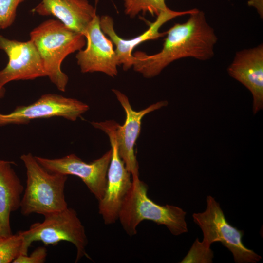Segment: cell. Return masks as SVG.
I'll use <instances>...</instances> for the list:
<instances>
[{
    "label": "cell",
    "instance_id": "17",
    "mask_svg": "<svg viewBox=\"0 0 263 263\" xmlns=\"http://www.w3.org/2000/svg\"><path fill=\"white\" fill-rule=\"evenodd\" d=\"M124 6L125 14L131 18L141 12L157 16L169 9L165 0H124Z\"/></svg>",
    "mask_w": 263,
    "mask_h": 263
},
{
    "label": "cell",
    "instance_id": "22",
    "mask_svg": "<svg viewBox=\"0 0 263 263\" xmlns=\"http://www.w3.org/2000/svg\"><path fill=\"white\" fill-rule=\"evenodd\" d=\"M248 4L254 7L258 12L260 17H263V0H248Z\"/></svg>",
    "mask_w": 263,
    "mask_h": 263
},
{
    "label": "cell",
    "instance_id": "19",
    "mask_svg": "<svg viewBox=\"0 0 263 263\" xmlns=\"http://www.w3.org/2000/svg\"><path fill=\"white\" fill-rule=\"evenodd\" d=\"M213 257V253L210 247H205L196 238L188 254L180 263H212Z\"/></svg>",
    "mask_w": 263,
    "mask_h": 263
},
{
    "label": "cell",
    "instance_id": "16",
    "mask_svg": "<svg viewBox=\"0 0 263 263\" xmlns=\"http://www.w3.org/2000/svg\"><path fill=\"white\" fill-rule=\"evenodd\" d=\"M14 162L0 160V237L12 234L11 213L20 208L24 187L12 165Z\"/></svg>",
    "mask_w": 263,
    "mask_h": 263
},
{
    "label": "cell",
    "instance_id": "23",
    "mask_svg": "<svg viewBox=\"0 0 263 263\" xmlns=\"http://www.w3.org/2000/svg\"><path fill=\"white\" fill-rule=\"evenodd\" d=\"M5 93V89L4 87L0 88V99L4 96Z\"/></svg>",
    "mask_w": 263,
    "mask_h": 263
},
{
    "label": "cell",
    "instance_id": "25",
    "mask_svg": "<svg viewBox=\"0 0 263 263\" xmlns=\"http://www.w3.org/2000/svg\"></svg>",
    "mask_w": 263,
    "mask_h": 263
},
{
    "label": "cell",
    "instance_id": "1",
    "mask_svg": "<svg viewBox=\"0 0 263 263\" xmlns=\"http://www.w3.org/2000/svg\"><path fill=\"white\" fill-rule=\"evenodd\" d=\"M166 35L159 52L151 55L141 51L133 54L134 70L146 78L157 76L170 63L181 58L205 61L214 56L217 36L204 12L197 9L185 22L175 23Z\"/></svg>",
    "mask_w": 263,
    "mask_h": 263
},
{
    "label": "cell",
    "instance_id": "11",
    "mask_svg": "<svg viewBox=\"0 0 263 263\" xmlns=\"http://www.w3.org/2000/svg\"><path fill=\"white\" fill-rule=\"evenodd\" d=\"M0 49L9 58L6 67L0 71V88L12 81L46 76L41 58L31 40H11L0 34Z\"/></svg>",
    "mask_w": 263,
    "mask_h": 263
},
{
    "label": "cell",
    "instance_id": "2",
    "mask_svg": "<svg viewBox=\"0 0 263 263\" xmlns=\"http://www.w3.org/2000/svg\"><path fill=\"white\" fill-rule=\"evenodd\" d=\"M30 36L41 58L46 76L59 90L65 91L68 77L62 71L61 63L68 55L82 49L86 43L85 36L54 19L43 22Z\"/></svg>",
    "mask_w": 263,
    "mask_h": 263
},
{
    "label": "cell",
    "instance_id": "3",
    "mask_svg": "<svg viewBox=\"0 0 263 263\" xmlns=\"http://www.w3.org/2000/svg\"><path fill=\"white\" fill-rule=\"evenodd\" d=\"M147 192L148 187L144 182L139 178L132 179L118 216L127 234H136L138 225L146 220L164 225L175 236L188 232L184 210L175 206L158 205L149 198Z\"/></svg>",
    "mask_w": 263,
    "mask_h": 263
},
{
    "label": "cell",
    "instance_id": "15",
    "mask_svg": "<svg viewBox=\"0 0 263 263\" xmlns=\"http://www.w3.org/2000/svg\"><path fill=\"white\" fill-rule=\"evenodd\" d=\"M33 11L43 16L52 15L65 26L85 36L96 15L87 0H42Z\"/></svg>",
    "mask_w": 263,
    "mask_h": 263
},
{
    "label": "cell",
    "instance_id": "5",
    "mask_svg": "<svg viewBox=\"0 0 263 263\" xmlns=\"http://www.w3.org/2000/svg\"><path fill=\"white\" fill-rule=\"evenodd\" d=\"M41 222L32 224L26 230L19 231L22 239L20 255H27L32 243L40 241L45 245H55L61 241L73 244L76 249L75 262L86 256L88 244L85 228L76 211L66 208L44 215Z\"/></svg>",
    "mask_w": 263,
    "mask_h": 263
},
{
    "label": "cell",
    "instance_id": "20",
    "mask_svg": "<svg viewBox=\"0 0 263 263\" xmlns=\"http://www.w3.org/2000/svg\"><path fill=\"white\" fill-rule=\"evenodd\" d=\"M25 0H0V29H5L13 23L17 9Z\"/></svg>",
    "mask_w": 263,
    "mask_h": 263
},
{
    "label": "cell",
    "instance_id": "9",
    "mask_svg": "<svg viewBox=\"0 0 263 263\" xmlns=\"http://www.w3.org/2000/svg\"><path fill=\"white\" fill-rule=\"evenodd\" d=\"M112 156L111 149L101 157L87 163L74 154L60 158L35 156L37 161L51 172L76 176L80 178L98 200L104 195L107 174Z\"/></svg>",
    "mask_w": 263,
    "mask_h": 263
},
{
    "label": "cell",
    "instance_id": "4",
    "mask_svg": "<svg viewBox=\"0 0 263 263\" xmlns=\"http://www.w3.org/2000/svg\"><path fill=\"white\" fill-rule=\"evenodd\" d=\"M26 169V187L20 208L23 215L43 216L68 207L65 197L67 175L45 169L31 153L20 157Z\"/></svg>",
    "mask_w": 263,
    "mask_h": 263
},
{
    "label": "cell",
    "instance_id": "12",
    "mask_svg": "<svg viewBox=\"0 0 263 263\" xmlns=\"http://www.w3.org/2000/svg\"><path fill=\"white\" fill-rule=\"evenodd\" d=\"M97 15L87 29L85 37L86 47L76 55L81 72H102L114 77L119 66L113 43L102 31Z\"/></svg>",
    "mask_w": 263,
    "mask_h": 263
},
{
    "label": "cell",
    "instance_id": "10",
    "mask_svg": "<svg viewBox=\"0 0 263 263\" xmlns=\"http://www.w3.org/2000/svg\"><path fill=\"white\" fill-rule=\"evenodd\" d=\"M112 91L126 113L124 124L121 126L117 123L116 125L115 135L118 153L127 169L131 174L132 179H138L139 167L134 147L140 133L142 119L146 114L167 106L168 102L166 100L158 101L144 109L136 111L132 108L125 94L116 89Z\"/></svg>",
    "mask_w": 263,
    "mask_h": 263
},
{
    "label": "cell",
    "instance_id": "21",
    "mask_svg": "<svg viewBox=\"0 0 263 263\" xmlns=\"http://www.w3.org/2000/svg\"><path fill=\"white\" fill-rule=\"evenodd\" d=\"M46 256V249L44 247H39L29 256L28 254L19 255L13 263H42L45 262Z\"/></svg>",
    "mask_w": 263,
    "mask_h": 263
},
{
    "label": "cell",
    "instance_id": "14",
    "mask_svg": "<svg viewBox=\"0 0 263 263\" xmlns=\"http://www.w3.org/2000/svg\"><path fill=\"white\" fill-rule=\"evenodd\" d=\"M230 76L251 93L253 114L263 109V45L237 52L227 69Z\"/></svg>",
    "mask_w": 263,
    "mask_h": 263
},
{
    "label": "cell",
    "instance_id": "24",
    "mask_svg": "<svg viewBox=\"0 0 263 263\" xmlns=\"http://www.w3.org/2000/svg\"><path fill=\"white\" fill-rule=\"evenodd\" d=\"M0 233H1V230H0Z\"/></svg>",
    "mask_w": 263,
    "mask_h": 263
},
{
    "label": "cell",
    "instance_id": "13",
    "mask_svg": "<svg viewBox=\"0 0 263 263\" xmlns=\"http://www.w3.org/2000/svg\"><path fill=\"white\" fill-rule=\"evenodd\" d=\"M192 9L184 11H175L170 9L161 13L157 16L155 21L149 25V28L141 35L131 38L124 39L119 37L114 29L113 18L108 15H103L99 18L100 26L114 44L115 51L119 65H122L124 70H127L131 68L133 63L132 54L134 49L145 41L156 39L165 35L166 32L161 33L159 29L167 22L175 17L187 14H190L195 11Z\"/></svg>",
    "mask_w": 263,
    "mask_h": 263
},
{
    "label": "cell",
    "instance_id": "6",
    "mask_svg": "<svg viewBox=\"0 0 263 263\" xmlns=\"http://www.w3.org/2000/svg\"><path fill=\"white\" fill-rule=\"evenodd\" d=\"M206 210L192 215L194 222L200 227L203 234L201 242L206 247H210L214 242H219L232 253L238 263H256L261 256L243 244L244 234L227 221L220 204L210 195L206 199Z\"/></svg>",
    "mask_w": 263,
    "mask_h": 263
},
{
    "label": "cell",
    "instance_id": "7",
    "mask_svg": "<svg viewBox=\"0 0 263 263\" xmlns=\"http://www.w3.org/2000/svg\"><path fill=\"white\" fill-rule=\"evenodd\" d=\"M91 124L108 135L111 146L112 156L105 190L103 197L98 201L99 213L104 223L110 225L118 220L121 206L132 183V177L118 153L115 135L117 122L111 120Z\"/></svg>",
    "mask_w": 263,
    "mask_h": 263
},
{
    "label": "cell",
    "instance_id": "8",
    "mask_svg": "<svg viewBox=\"0 0 263 263\" xmlns=\"http://www.w3.org/2000/svg\"><path fill=\"white\" fill-rule=\"evenodd\" d=\"M89 109L87 104L77 99L48 94L31 104L17 106L9 113H0V126L26 124L32 120L52 117H62L74 121Z\"/></svg>",
    "mask_w": 263,
    "mask_h": 263
},
{
    "label": "cell",
    "instance_id": "18",
    "mask_svg": "<svg viewBox=\"0 0 263 263\" xmlns=\"http://www.w3.org/2000/svg\"><path fill=\"white\" fill-rule=\"evenodd\" d=\"M22 239L19 232L0 237V263L13 262L21 254Z\"/></svg>",
    "mask_w": 263,
    "mask_h": 263
}]
</instances>
